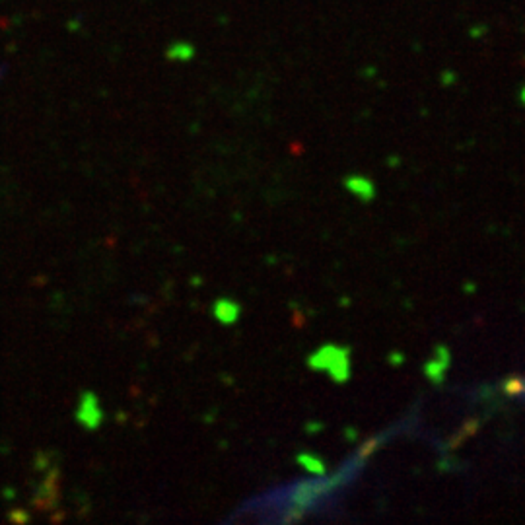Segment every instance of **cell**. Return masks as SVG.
<instances>
[{"instance_id":"2","label":"cell","mask_w":525,"mask_h":525,"mask_svg":"<svg viewBox=\"0 0 525 525\" xmlns=\"http://www.w3.org/2000/svg\"><path fill=\"white\" fill-rule=\"evenodd\" d=\"M78 421L82 422L88 428H95L100 421H102V413H100V405L92 393H86L80 401V409H78Z\"/></svg>"},{"instance_id":"1","label":"cell","mask_w":525,"mask_h":525,"mask_svg":"<svg viewBox=\"0 0 525 525\" xmlns=\"http://www.w3.org/2000/svg\"><path fill=\"white\" fill-rule=\"evenodd\" d=\"M311 366L321 368V370H327L329 374L333 375L335 379L343 382V379L348 375L347 352L335 347L323 348V350H319L318 354L311 358Z\"/></svg>"},{"instance_id":"3","label":"cell","mask_w":525,"mask_h":525,"mask_svg":"<svg viewBox=\"0 0 525 525\" xmlns=\"http://www.w3.org/2000/svg\"><path fill=\"white\" fill-rule=\"evenodd\" d=\"M216 318L220 319L222 323H232L235 318H237V313H240V308L232 304V301H218L216 304Z\"/></svg>"}]
</instances>
